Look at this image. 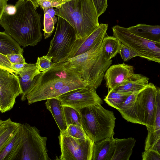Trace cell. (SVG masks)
Here are the masks:
<instances>
[{
  "instance_id": "1",
  "label": "cell",
  "mask_w": 160,
  "mask_h": 160,
  "mask_svg": "<svg viewBox=\"0 0 160 160\" xmlns=\"http://www.w3.org/2000/svg\"><path fill=\"white\" fill-rule=\"evenodd\" d=\"M73 70L53 63L48 69L40 72L33 79L26 98L28 104L56 98L70 91L83 88L84 84Z\"/></svg>"
},
{
  "instance_id": "2",
  "label": "cell",
  "mask_w": 160,
  "mask_h": 160,
  "mask_svg": "<svg viewBox=\"0 0 160 160\" xmlns=\"http://www.w3.org/2000/svg\"><path fill=\"white\" fill-rule=\"evenodd\" d=\"M14 8L13 13L4 12L0 25L20 46H35L42 38L41 15L31 2L27 0H18Z\"/></svg>"
},
{
  "instance_id": "3",
  "label": "cell",
  "mask_w": 160,
  "mask_h": 160,
  "mask_svg": "<svg viewBox=\"0 0 160 160\" xmlns=\"http://www.w3.org/2000/svg\"><path fill=\"white\" fill-rule=\"evenodd\" d=\"M103 40L87 52L57 63L65 68L73 70L81 79L96 89L101 84L105 72L112 62V59L106 60L103 56Z\"/></svg>"
},
{
  "instance_id": "4",
  "label": "cell",
  "mask_w": 160,
  "mask_h": 160,
  "mask_svg": "<svg viewBox=\"0 0 160 160\" xmlns=\"http://www.w3.org/2000/svg\"><path fill=\"white\" fill-rule=\"evenodd\" d=\"M55 10V15L72 27L76 39L86 38L99 26L98 17L92 0H71L62 3Z\"/></svg>"
},
{
  "instance_id": "5",
  "label": "cell",
  "mask_w": 160,
  "mask_h": 160,
  "mask_svg": "<svg viewBox=\"0 0 160 160\" xmlns=\"http://www.w3.org/2000/svg\"><path fill=\"white\" fill-rule=\"evenodd\" d=\"M100 103L80 109L82 127L93 142L113 137L116 118L113 112L103 108Z\"/></svg>"
},
{
  "instance_id": "6",
  "label": "cell",
  "mask_w": 160,
  "mask_h": 160,
  "mask_svg": "<svg viewBox=\"0 0 160 160\" xmlns=\"http://www.w3.org/2000/svg\"><path fill=\"white\" fill-rule=\"evenodd\" d=\"M157 87L152 83L138 94L132 108L122 117L128 122L152 127L155 118Z\"/></svg>"
},
{
  "instance_id": "7",
  "label": "cell",
  "mask_w": 160,
  "mask_h": 160,
  "mask_svg": "<svg viewBox=\"0 0 160 160\" xmlns=\"http://www.w3.org/2000/svg\"><path fill=\"white\" fill-rule=\"evenodd\" d=\"M113 36L139 57L160 63V42L146 39L131 32L126 28L116 25L112 28Z\"/></svg>"
},
{
  "instance_id": "8",
  "label": "cell",
  "mask_w": 160,
  "mask_h": 160,
  "mask_svg": "<svg viewBox=\"0 0 160 160\" xmlns=\"http://www.w3.org/2000/svg\"><path fill=\"white\" fill-rule=\"evenodd\" d=\"M22 138L21 149L16 160H48L46 137L42 136L34 126L21 124Z\"/></svg>"
},
{
  "instance_id": "9",
  "label": "cell",
  "mask_w": 160,
  "mask_h": 160,
  "mask_svg": "<svg viewBox=\"0 0 160 160\" xmlns=\"http://www.w3.org/2000/svg\"><path fill=\"white\" fill-rule=\"evenodd\" d=\"M76 39L72 27L65 19L58 16L55 33L46 55L52 57L53 63L64 61L71 52Z\"/></svg>"
},
{
  "instance_id": "10",
  "label": "cell",
  "mask_w": 160,
  "mask_h": 160,
  "mask_svg": "<svg viewBox=\"0 0 160 160\" xmlns=\"http://www.w3.org/2000/svg\"><path fill=\"white\" fill-rule=\"evenodd\" d=\"M61 160H91L94 142L90 138L83 139L60 132L58 137Z\"/></svg>"
},
{
  "instance_id": "11",
  "label": "cell",
  "mask_w": 160,
  "mask_h": 160,
  "mask_svg": "<svg viewBox=\"0 0 160 160\" xmlns=\"http://www.w3.org/2000/svg\"><path fill=\"white\" fill-rule=\"evenodd\" d=\"M21 92L18 76L0 68V112L4 113L11 110Z\"/></svg>"
},
{
  "instance_id": "12",
  "label": "cell",
  "mask_w": 160,
  "mask_h": 160,
  "mask_svg": "<svg viewBox=\"0 0 160 160\" xmlns=\"http://www.w3.org/2000/svg\"><path fill=\"white\" fill-rule=\"evenodd\" d=\"M96 90L93 87L88 85L85 87L67 92L56 98L62 105L71 107L79 112L84 108L103 103Z\"/></svg>"
},
{
  "instance_id": "13",
  "label": "cell",
  "mask_w": 160,
  "mask_h": 160,
  "mask_svg": "<svg viewBox=\"0 0 160 160\" xmlns=\"http://www.w3.org/2000/svg\"><path fill=\"white\" fill-rule=\"evenodd\" d=\"M108 26V24L101 23L97 28L86 38L76 39L66 60L87 52L97 43L103 40L107 34Z\"/></svg>"
},
{
  "instance_id": "14",
  "label": "cell",
  "mask_w": 160,
  "mask_h": 160,
  "mask_svg": "<svg viewBox=\"0 0 160 160\" xmlns=\"http://www.w3.org/2000/svg\"><path fill=\"white\" fill-rule=\"evenodd\" d=\"M134 73L132 66L124 63L110 66L105 72L104 78L108 90L113 89L128 79Z\"/></svg>"
},
{
  "instance_id": "15",
  "label": "cell",
  "mask_w": 160,
  "mask_h": 160,
  "mask_svg": "<svg viewBox=\"0 0 160 160\" xmlns=\"http://www.w3.org/2000/svg\"><path fill=\"white\" fill-rule=\"evenodd\" d=\"M114 147L113 137L94 142L91 160H111Z\"/></svg>"
},
{
  "instance_id": "16",
  "label": "cell",
  "mask_w": 160,
  "mask_h": 160,
  "mask_svg": "<svg viewBox=\"0 0 160 160\" xmlns=\"http://www.w3.org/2000/svg\"><path fill=\"white\" fill-rule=\"evenodd\" d=\"M149 78L140 74L133 73L128 79L113 89L122 92H138L148 85Z\"/></svg>"
},
{
  "instance_id": "17",
  "label": "cell",
  "mask_w": 160,
  "mask_h": 160,
  "mask_svg": "<svg viewBox=\"0 0 160 160\" xmlns=\"http://www.w3.org/2000/svg\"><path fill=\"white\" fill-rule=\"evenodd\" d=\"M21 124L14 135L0 152V160H16L20 152L22 141Z\"/></svg>"
},
{
  "instance_id": "18",
  "label": "cell",
  "mask_w": 160,
  "mask_h": 160,
  "mask_svg": "<svg viewBox=\"0 0 160 160\" xmlns=\"http://www.w3.org/2000/svg\"><path fill=\"white\" fill-rule=\"evenodd\" d=\"M40 72L35 64L27 63L24 68L17 72L21 89V100L26 99V95L29 88L34 78Z\"/></svg>"
},
{
  "instance_id": "19",
  "label": "cell",
  "mask_w": 160,
  "mask_h": 160,
  "mask_svg": "<svg viewBox=\"0 0 160 160\" xmlns=\"http://www.w3.org/2000/svg\"><path fill=\"white\" fill-rule=\"evenodd\" d=\"M136 140L132 138L115 139V147L111 160H129Z\"/></svg>"
},
{
  "instance_id": "20",
  "label": "cell",
  "mask_w": 160,
  "mask_h": 160,
  "mask_svg": "<svg viewBox=\"0 0 160 160\" xmlns=\"http://www.w3.org/2000/svg\"><path fill=\"white\" fill-rule=\"evenodd\" d=\"M127 28L132 33L146 39L160 42V26L139 24Z\"/></svg>"
},
{
  "instance_id": "21",
  "label": "cell",
  "mask_w": 160,
  "mask_h": 160,
  "mask_svg": "<svg viewBox=\"0 0 160 160\" xmlns=\"http://www.w3.org/2000/svg\"><path fill=\"white\" fill-rule=\"evenodd\" d=\"M45 102L48 109L51 112L60 132H64L67 128L62 105L57 98L47 99Z\"/></svg>"
},
{
  "instance_id": "22",
  "label": "cell",
  "mask_w": 160,
  "mask_h": 160,
  "mask_svg": "<svg viewBox=\"0 0 160 160\" xmlns=\"http://www.w3.org/2000/svg\"><path fill=\"white\" fill-rule=\"evenodd\" d=\"M23 52V49L11 36L4 31L0 32V53L6 56Z\"/></svg>"
},
{
  "instance_id": "23",
  "label": "cell",
  "mask_w": 160,
  "mask_h": 160,
  "mask_svg": "<svg viewBox=\"0 0 160 160\" xmlns=\"http://www.w3.org/2000/svg\"><path fill=\"white\" fill-rule=\"evenodd\" d=\"M20 125L10 118L3 121L0 126V152L13 137Z\"/></svg>"
},
{
  "instance_id": "24",
  "label": "cell",
  "mask_w": 160,
  "mask_h": 160,
  "mask_svg": "<svg viewBox=\"0 0 160 160\" xmlns=\"http://www.w3.org/2000/svg\"><path fill=\"white\" fill-rule=\"evenodd\" d=\"M121 42L116 37L105 36L102 42V52L104 59H111L118 53Z\"/></svg>"
},
{
  "instance_id": "25",
  "label": "cell",
  "mask_w": 160,
  "mask_h": 160,
  "mask_svg": "<svg viewBox=\"0 0 160 160\" xmlns=\"http://www.w3.org/2000/svg\"><path fill=\"white\" fill-rule=\"evenodd\" d=\"M131 94L121 92L112 89L109 90L104 100L109 106L118 110Z\"/></svg>"
},
{
  "instance_id": "26",
  "label": "cell",
  "mask_w": 160,
  "mask_h": 160,
  "mask_svg": "<svg viewBox=\"0 0 160 160\" xmlns=\"http://www.w3.org/2000/svg\"><path fill=\"white\" fill-rule=\"evenodd\" d=\"M147 128L148 132L145 150H152L160 153V131H154L152 127Z\"/></svg>"
},
{
  "instance_id": "27",
  "label": "cell",
  "mask_w": 160,
  "mask_h": 160,
  "mask_svg": "<svg viewBox=\"0 0 160 160\" xmlns=\"http://www.w3.org/2000/svg\"><path fill=\"white\" fill-rule=\"evenodd\" d=\"M62 107L67 127L75 125L82 127L79 112L69 106L62 105Z\"/></svg>"
},
{
  "instance_id": "28",
  "label": "cell",
  "mask_w": 160,
  "mask_h": 160,
  "mask_svg": "<svg viewBox=\"0 0 160 160\" xmlns=\"http://www.w3.org/2000/svg\"><path fill=\"white\" fill-rule=\"evenodd\" d=\"M64 132L72 137L77 138L83 139L89 138L82 127L77 125H69Z\"/></svg>"
},
{
  "instance_id": "29",
  "label": "cell",
  "mask_w": 160,
  "mask_h": 160,
  "mask_svg": "<svg viewBox=\"0 0 160 160\" xmlns=\"http://www.w3.org/2000/svg\"><path fill=\"white\" fill-rule=\"evenodd\" d=\"M44 12V39L50 37L54 29V25L53 19L48 13L46 11Z\"/></svg>"
},
{
  "instance_id": "30",
  "label": "cell",
  "mask_w": 160,
  "mask_h": 160,
  "mask_svg": "<svg viewBox=\"0 0 160 160\" xmlns=\"http://www.w3.org/2000/svg\"><path fill=\"white\" fill-rule=\"evenodd\" d=\"M138 92L133 93L130 94L120 108L118 109L122 116L127 112L133 106Z\"/></svg>"
},
{
  "instance_id": "31",
  "label": "cell",
  "mask_w": 160,
  "mask_h": 160,
  "mask_svg": "<svg viewBox=\"0 0 160 160\" xmlns=\"http://www.w3.org/2000/svg\"><path fill=\"white\" fill-rule=\"evenodd\" d=\"M52 59V57L47 55L38 58L35 64L40 72L46 71L51 67L53 63Z\"/></svg>"
},
{
  "instance_id": "32",
  "label": "cell",
  "mask_w": 160,
  "mask_h": 160,
  "mask_svg": "<svg viewBox=\"0 0 160 160\" xmlns=\"http://www.w3.org/2000/svg\"><path fill=\"white\" fill-rule=\"evenodd\" d=\"M156 104L155 118L152 128L154 131H160V89L158 87H157Z\"/></svg>"
},
{
  "instance_id": "33",
  "label": "cell",
  "mask_w": 160,
  "mask_h": 160,
  "mask_svg": "<svg viewBox=\"0 0 160 160\" xmlns=\"http://www.w3.org/2000/svg\"><path fill=\"white\" fill-rule=\"evenodd\" d=\"M118 53L120 54L124 61H128L134 57H138L135 52L122 43L120 44Z\"/></svg>"
},
{
  "instance_id": "34",
  "label": "cell",
  "mask_w": 160,
  "mask_h": 160,
  "mask_svg": "<svg viewBox=\"0 0 160 160\" xmlns=\"http://www.w3.org/2000/svg\"><path fill=\"white\" fill-rule=\"evenodd\" d=\"M99 17L106 10L108 5L107 0H92Z\"/></svg>"
},
{
  "instance_id": "35",
  "label": "cell",
  "mask_w": 160,
  "mask_h": 160,
  "mask_svg": "<svg viewBox=\"0 0 160 160\" xmlns=\"http://www.w3.org/2000/svg\"><path fill=\"white\" fill-rule=\"evenodd\" d=\"M143 160H160V153L152 150H145L142 153Z\"/></svg>"
},
{
  "instance_id": "36",
  "label": "cell",
  "mask_w": 160,
  "mask_h": 160,
  "mask_svg": "<svg viewBox=\"0 0 160 160\" xmlns=\"http://www.w3.org/2000/svg\"><path fill=\"white\" fill-rule=\"evenodd\" d=\"M0 68L7 70L11 73L16 72L12 69V63L6 56L0 53Z\"/></svg>"
},
{
  "instance_id": "37",
  "label": "cell",
  "mask_w": 160,
  "mask_h": 160,
  "mask_svg": "<svg viewBox=\"0 0 160 160\" xmlns=\"http://www.w3.org/2000/svg\"><path fill=\"white\" fill-rule=\"evenodd\" d=\"M12 64L25 63L23 54L20 53L8 54L6 56Z\"/></svg>"
},
{
  "instance_id": "38",
  "label": "cell",
  "mask_w": 160,
  "mask_h": 160,
  "mask_svg": "<svg viewBox=\"0 0 160 160\" xmlns=\"http://www.w3.org/2000/svg\"><path fill=\"white\" fill-rule=\"evenodd\" d=\"M37 2L43 11L46 10L51 7V1L50 0H38Z\"/></svg>"
},
{
  "instance_id": "39",
  "label": "cell",
  "mask_w": 160,
  "mask_h": 160,
  "mask_svg": "<svg viewBox=\"0 0 160 160\" xmlns=\"http://www.w3.org/2000/svg\"><path fill=\"white\" fill-rule=\"evenodd\" d=\"M8 0H0V20L8 6Z\"/></svg>"
},
{
  "instance_id": "40",
  "label": "cell",
  "mask_w": 160,
  "mask_h": 160,
  "mask_svg": "<svg viewBox=\"0 0 160 160\" xmlns=\"http://www.w3.org/2000/svg\"><path fill=\"white\" fill-rule=\"evenodd\" d=\"M46 11L52 18L55 24L58 21L57 18L55 17V11L53 7H51L48 8L46 10L43 11Z\"/></svg>"
},
{
  "instance_id": "41",
  "label": "cell",
  "mask_w": 160,
  "mask_h": 160,
  "mask_svg": "<svg viewBox=\"0 0 160 160\" xmlns=\"http://www.w3.org/2000/svg\"><path fill=\"white\" fill-rule=\"evenodd\" d=\"M27 63L23 64H12V69L16 72L17 75V72L22 69Z\"/></svg>"
},
{
  "instance_id": "42",
  "label": "cell",
  "mask_w": 160,
  "mask_h": 160,
  "mask_svg": "<svg viewBox=\"0 0 160 160\" xmlns=\"http://www.w3.org/2000/svg\"><path fill=\"white\" fill-rule=\"evenodd\" d=\"M62 3L60 0H54L51 1V7L58 8Z\"/></svg>"
},
{
  "instance_id": "43",
  "label": "cell",
  "mask_w": 160,
  "mask_h": 160,
  "mask_svg": "<svg viewBox=\"0 0 160 160\" xmlns=\"http://www.w3.org/2000/svg\"><path fill=\"white\" fill-rule=\"evenodd\" d=\"M28 1H29L31 2V3L33 5L35 8L37 9L39 7V5L37 2V0H27Z\"/></svg>"
},
{
  "instance_id": "44",
  "label": "cell",
  "mask_w": 160,
  "mask_h": 160,
  "mask_svg": "<svg viewBox=\"0 0 160 160\" xmlns=\"http://www.w3.org/2000/svg\"><path fill=\"white\" fill-rule=\"evenodd\" d=\"M70 0H63V1L62 2V3L65 2H67V1H70Z\"/></svg>"
},
{
  "instance_id": "45",
  "label": "cell",
  "mask_w": 160,
  "mask_h": 160,
  "mask_svg": "<svg viewBox=\"0 0 160 160\" xmlns=\"http://www.w3.org/2000/svg\"><path fill=\"white\" fill-rule=\"evenodd\" d=\"M3 121L1 120L0 119V126L1 125V124L2 123V122Z\"/></svg>"
},
{
  "instance_id": "46",
  "label": "cell",
  "mask_w": 160,
  "mask_h": 160,
  "mask_svg": "<svg viewBox=\"0 0 160 160\" xmlns=\"http://www.w3.org/2000/svg\"><path fill=\"white\" fill-rule=\"evenodd\" d=\"M60 0V1L62 2H62L63 1V0Z\"/></svg>"
},
{
  "instance_id": "47",
  "label": "cell",
  "mask_w": 160,
  "mask_h": 160,
  "mask_svg": "<svg viewBox=\"0 0 160 160\" xmlns=\"http://www.w3.org/2000/svg\"><path fill=\"white\" fill-rule=\"evenodd\" d=\"M0 110H1V107H0Z\"/></svg>"
},
{
  "instance_id": "48",
  "label": "cell",
  "mask_w": 160,
  "mask_h": 160,
  "mask_svg": "<svg viewBox=\"0 0 160 160\" xmlns=\"http://www.w3.org/2000/svg\"><path fill=\"white\" fill-rule=\"evenodd\" d=\"M50 0L51 1H52V0Z\"/></svg>"
},
{
  "instance_id": "49",
  "label": "cell",
  "mask_w": 160,
  "mask_h": 160,
  "mask_svg": "<svg viewBox=\"0 0 160 160\" xmlns=\"http://www.w3.org/2000/svg\"><path fill=\"white\" fill-rule=\"evenodd\" d=\"M38 0H37V1Z\"/></svg>"
}]
</instances>
